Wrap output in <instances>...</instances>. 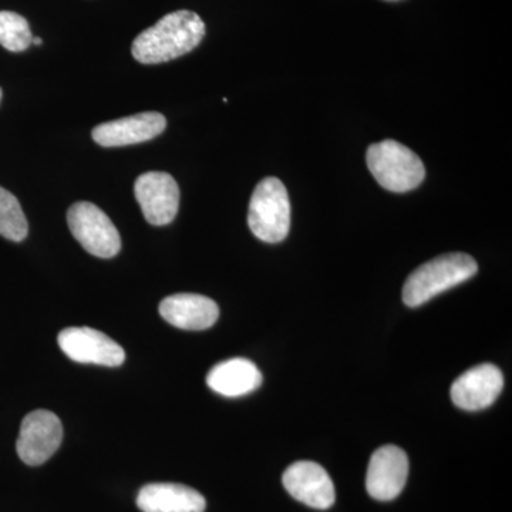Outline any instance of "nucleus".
<instances>
[{
	"label": "nucleus",
	"instance_id": "obj_1",
	"mask_svg": "<svg viewBox=\"0 0 512 512\" xmlns=\"http://www.w3.org/2000/svg\"><path fill=\"white\" fill-rule=\"evenodd\" d=\"M204 36L205 23L197 13L177 10L141 32L131 46V53L143 64L170 62L194 50Z\"/></svg>",
	"mask_w": 512,
	"mask_h": 512
},
{
	"label": "nucleus",
	"instance_id": "obj_4",
	"mask_svg": "<svg viewBox=\"0 0 512 512\" xmlns=\"http://www.w3.org/2000/svg\"><path fill=\"white\" fill-rule=\"evenodd\" d=\"M248 225L252 234L268 244L284 241L291 228V202L278 178L269 177L256 185L249 202Z\"/></svg>",
	"mask_w": 512,
	"mask_h": 512
},
{
	"label": "nucleus",
	"instance_id": "obj_3",
	"mask_svg": "<svg viewBox=\"0 0 512 512\" xmlns=\"http://www.w3.org/2000/svg\"><path fill=\"white\" fill-rule=\"evenodd\" d=\"M366 161L370 173L387 191H412L426 177V168L420 157L394 140L372 144L367 150Z\"/></svg>",
	"mask_w": 512,
	"mask_h": 512
},
{
	"label": "nucleus",
	"instance_id": "obj_6",
	"mask_svg": "<svg viewBox=\"0 0 512 512\" xmlns=\"http://www.w3.org/2000/svg\"><path fill=\"white\" fill-rule=\"evenodd\" d=\"M63 440L62 421L49 410H35L20 424L16 451L23 463L36 467L59 450Z\"/></svg>",
	"mask_w": 512,
	"mask_h": 512
},
{
	"label": "nucleus",
	"instance_id": "obj_9",
	"mask_svg": "<svg viewBox=\"0 0 512 512\" xmlns=\"http://www.w3.org/2000/svg\"><path fill=\"white\" fill-rule=\"evenodd\" d=\"M407 476L409 458L402 448L392 444L380 447L367 468V493L377 501H392L402 493Z\"/></svg>",
	"mask_w": 512,
	"mask_h": 512
},
{
	"label": "nucleus",
	"instance_id": "obj_14",
	"mask_svg": "<svg viewBox=\"0 0 512 512\" xmlns=\"http://www.w3.org/2000/svg\"><path fill=\"white\" fill-rule=\"evenodd\" d=\"M137 505L143 512H204L207 507L197 490L173 483L144 485L138 493Z\"/></svg>",
	"mask_w": 512,
	"mask_h": 512
},
{
	"label": "nucleus",
	"instance_id": "obj_17",
	"mask_svg": "<svg viewBox=\"0 0 512 512\" xmlns=\"http://www.w3.org/2000/svg\"><path fill=\"white\" fill-rule=\"evenodd\" d=\"M32 40L28 20L15 12H0V45L9 52L20 53L32 45Z\"/></svg>",
	"mask_w": 512,
	"mask_h": 512
},
{
	"label": "nucleus",
	"instance_id": "obj_16",
	"mask_svg": "<svg viewBox=\"0 0 512 512\" xmlns=\"http://www.w3.org/2000/svg\"><path fill=\"white\" fill-rule=\"evenodd\" d=\"M28 234V220L18 198L0 187V235L9 241L22 242Z\"/></svg>",
	"mask_w": 512,
	"mask_h": 512
},
{
	"label": "nucleus",
	"instance_id": "obj_10",
	"mask_svg": "<svg viewBox=\"0 0 512 512\" xmlns=\"http://www.w3.org/2000/svg\"><path fill=\"white\" fill-rule=\"evenodd\" d=\"M503 387V372L491 363H484L458 377L451 386V400L460 409L477 412L494 404Z\"/></svg>",
	"mask_w": 512,
	"mask_h": 512
},
{
	"label": "nucleus",
	"instance_id": "obj_8",
	"mask_svg": "<svg viewBox=\"0 0 512 512\" xmlns=\"http://www.w3.org/2000/svg\"><path fill=\"white\" fill-rule=\"evenodd\" d=\"M134 194L148 224L163 227L175 220L180 208V188L173 175L151 171L140 175Z\"/></svg>",
	"mask_w": 512,
	"mask_h": 512
},
{
	"label": "nucleus",
	"instance_id": "obj_2",
	"mask_svg": "<svg viewBox=\"0 0 512 512\" xmlns=\"http://www.w3.org/2000/svg\"><path fill=\"white\" fill-rule=\"evenodd\" d=\"M478 265L473 256L453 252L437 256L417 268L403 286V302L417 308L434 296L463 284L477 274Z\"/></svg>",
	"mask_w": 512,
	"mask_h": 512
},
{
	"label": "nucleus",
	"instance_id": "obj_20",
	"mask_svg": "<svg viewBox=\"0 0 512 512\" xmlns=\"http://www.w3.org/2000/svg\"><path fill=\"white\" fill-rule=\"evenodd\" d=\"M393 2H394V0H393Z\"/></svg>",
	"mask_w": 512,
	"mask_h": 512
},
{
	"label": "nucleus",
	"instance_id": "obj_7",
	"mask_svg": "<svg viewBox=\"0 0 512 512\" xmlns=\"http://www.w3.org/2000/svg\"><path fill=\"white\" fill-rule=\"evenodd\" d=\"M57 342L64 355L83 365L117 367L126 360V353L119 343L100 330L86 326L63 329Z\"/></svg>",
	"mask_w": 512,
	"mask_h": 512
},
{
	"label": "nucleus",
	"instance_id": "obj_11",
	"mask_svg": "<svg viewBox=\"0 0 512 512\" xmlns=\"http://www.w3.org/2000/svg\"><path fill=\"white\" fill-rule=\"evenodd\" d=\"M284 487L299 503L328 510L335 503L336 493L328 471L313 461H298L286 468Z\"/></svg>",
	"mask_w": 512,
	"mask_h": 512
},
{
	"label": "nucleus",
	"instance_id": "obj_12",
	"mask_svg": "<svg viewBox=\"0 0 512 512\" xmlns=\"http://www.w3.org/2000/svg\"><path fill=\"white\" fill-rule=\"evenodd\" d=\"M165 127L163 114L147 111L100 124L93 130V140L101 147L133 146L160 136Z\"/></svg>",
	"mask_w": 512,
	"mask_h": 512
},
{
	"label": "nucleus",
	"instance_id": "obj_5",
	"mask_svg": "<svg viewBox=\"0 0 512 512\" xmlns=\"http://www.w3.org/2000/svg\"><path fill=\"white\" fill-rule=\"evenodd\" d=\"M67 224L73 237L97 258L110 259L119 254L121 238L106 212L92 202H76L67 211Z\"/></svg>",
	"mask_w": 512,
	"mask_h": 512
},
{
	"label": "nucleus",
	"instance_id": "obj_18",
	"mask_svg": "<svg viewBox=\"0 0 512 512\" xmlns=\"http://www.w3.org/2000/svg\"><path fill=\"white\" fill-rule=\"evenodd\" d=\"M32 43H35L36 46H42L43 40L40 37H33Z\"/></svg>",
	"mask_w": 512,
	"mask_h": 512
},
{
	"label": "nucleus",
	"instance_id": "obj_19",
	"mask_svg": "<svg viewBox=\"0 0 512 512\" xmlns=\"http://www.w3.org/2000/svg\"><path fill=\"white\" fill-rule=\"evenodd\" d=\"M0 100H2V89H0Z\"/></svg>",
	"mask_w": 512,
	"mask_h": 512
},
{
	"label": "nucleus",
	"instance_id": "obj_13",
	"mask_svg": "<svg viewBox=\"0 0 512 512\" xmlns=\"http://www.w3.org/2000/svg\"><path fill=\"white\" fill-rule=\"evenodd\" d=\"M160 315L165 322L183 330H205L220 318L217 303L197 293H175L160 303Z\"/></svg>",
	"mask_w": 512,
	"mask_h": 512
},
{
	"label": "nucleus",
	"instance_id": "obj_15",
	"mask_svg": "<svg viewBox=\"0 0 512 512\" xmlns=\"http://www.w3.org/2000/svg\"><path fill=\"white\" fill-rule=\"evenodd\" d=\"M207 384L221 396L241 397L255 392L261 386L262 373L251 360L234 357L212 367L207 376Z\"/></svg>",
	"mask_w": 512,
	"mask_h": 512
}]
</instances>
